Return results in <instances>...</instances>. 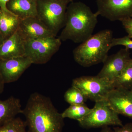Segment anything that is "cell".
I'll return each mask as SVG.
<instances>
[{"label":"cell","instance_id":"obj_23","mask_svg":"<svg viewBox=\"0 0 132 132\" xmlns=\"http://www.w3.org/2000/svg\"><path fill=\"white\" fill-rule=\"evenodd\" d=\"M113 132H132V123H128L124 126L114 128Z\"/></svg>","mask_w":132,"mask_h":132},{"label":"cell","instance_id":"obj_12","mask_svg":"<svg viewBox=\"0 0 132 132\" xmlns=\"http://www.w3.org/2000/svg\"><path fill=\"white\" fill-rule=\"evenodd\" d=\"M106 100L116 112L132 119V93L130 90L114 88Z\"/></svg>","mask_w":132,"mask_h":132},{"label":"cell","instance_id":"obj_29","mask_svg":"<svg viewBox=\"0 0 132 132\" xmlns=\"http://www.w3.org/2000/svg\"><path fill=\"white\" fill-rule=\"evenodd\" d=\"M71 1H73V0H71Z\"/></svg>","mask_w":132,"mask_h":132},{"label":"cell","instance_id":"obj_15","mask_svg":"<svg viewBox=\"0 0 132 132\" xmlns=\"http://www.w3.org/2000/svg\"><path fill=\"white\" fill-rule=\"evenodd\" d=\"M22 110L20 99L10 97L4 100H0V126L22 113Z\"/></svg>","mask_w":132,"mask_h":132},{"label":"cell","instance_id":"obj_18","mask_svg":"<svg viewBox=\"0 0 132 132\" xmlns=\"http://www.w3.org/2000/svg\"><path fill=\"white\" fill-rule=\"evenodd\" d=\"M113 84L114 88L132 90V60Z\"/></svg>","mask_w":132,"mask_h":132},{"label":"cell","instance_id":"obj_1","mask_svg":"<svg viewBox=\"0 0 132 132\" xmlns=\"http://www.w3.org/2000/svg\"><path fill=\"white\" fill-rule=\"evenodd\" d=\"M28 132H62L64 118L49 97L35 92L22 109Z\"/></svg>","mask_w":132,"mask_h":132},{"label":"cell","instance_id":"obj_3","mask_svg":"<svg viewBox=\"0 0 132 132\" xmlns=\"http://www.w3.org/2000/svg\"><path fill=\"white\" fill-rule=\"evenodd\" d=\"M113 38L112 32L109 29L92 35L74 50L75 60L84 67L103 63L112 48Z\"/></svg>","mask_w":132,"mask_h":132},{"label":"cell","instance_id":"obj_2","mask_svg":"<svg viewBox=\"0 0 132 132\" xmlns=\"http://www.w3.org/2000/svg\"><path fill=\"white\" fill-rule=\"evenodd\" d=\"M98 16L83 3L72 2L68 6L65 26L59 38L61 41L83 42L93 35Z\"/></svg>","mask_w":132,"mask_h":132},{"label":"cell","instance_id":"obj_16","mask_svg":"<svg viewBox=\"0 0 132 132\" xmlns=\"http://www.w3.org/2000/svg\"><path fill=\"white\" fill-rule=\"evenodd\" d=\"M21 20L15 15L0 8V33L5 40L18 30Z\"/></svg>","mask_w":132,"mask_h":132},{"label":"cell","instance_id":"obj_4","mask_svg":"<svg viewBox=\"0 0 132 132\" xmlns=\"http://www.w3.org/2000/svg\"><path fill=\"white\" fill-rule=\"evenodd\" d=\"M71 0H37V17L56 36L64 27Z\"/></svg>","mask_w":132,"mask_h":132},{"label":"cell","instance_id":"obj_10","mask_svg":"<svg viewBox=\"0 0 132 132\" xmlns=\"http://www.w3.org/2000/svg\"><path fill=\"white\" fill-rule=\"evenodd\" d=\"M32 64L24 56L0 60V73L5 84L18 80Z\"/></svg>","mask_w":132,"mask_h":132},{"label":"cell","instance_id":"obj_24","mask_svg":"<svg viewBox=\"0 0 132 132\" xmlns=\"http://www.w3.org/2000/svg\"><path fill=\"white\" fill-rule=\"evenodd\" d=\"M10 1V0H0V8L5 12L13 13L7 9V6L8 2Z\"/></svg>","mask_w":132,"mask_h":132},{"label":"cell","instance_id":"obj_26","mask_svg":"<svg viewBox=\"0 0 132 132\" xmlns=\"http://www.w3.org/2000/svg\"><path fill=\"white\" fill-rule=\"evenodd\" d=\"M101 132H113V131L108 126L103 127Z\"/></svg>","mask_w":132,"mask_h":132},{"label":"cell","instance_id":"obj_7","mask_svg":"<svg viewBox=\"0 0 132 132\" xmlns=\"http://www.w3.org/2000/svg\"><path fill=\"white\" fill-rule=\"evenodd\" d=\"M72 86L82 92L87 99L95 102L106 100L114 88L112 82L98 76H83L73 80Z\"/></svg>","mask_w":132,"mask_h":132},{"label":"cell","instance_id":"obj_13","mask_svg":"<svg viewBox=\"0 0 132 132\" xmlns=\"http://www.w3.org/2000/svg\"><path fill=\"white\" fill-rule=\"evenodd\" d=\"M25 42L17 30L0 46V60L24 56Z\"/></svg>","mask_w":132,"mask_h":132},{"label":"cell","instance_id":"obj_5","mask_svg":"<svg viewBox=\"0 0 132 132\" xmlns=\"http://www.w3.org/2000/svg\"><path fill=\"white\" fill-rule=\"evenodd\" d=\"M61 42L54 36L25 41L24 56L32 64H46L59 51Z\"/></svg>","mask_w":132,"mask_h":132},{"label":"cell","instance_id":"obj_11","mask_svg":"<svg viewBox=\"0 0 132 132\" xmlns=\"http://www.w3.org/2000/svg\"><path fill=\"white\" fill-rule=\"evenodd\" d=\"M18 30L25 41L56 36L37 16L21 20Z\"/></svg>","mask_w":132,"mask_h":132},{"label":"cell","instance_id":"obj_27","mask_svg":"<svg viewBox=\"0 0 132 132\" xmlns=\"http://www.w3.org/2000/svg\"><path fill=\"white\" fill-rule=\"evenodd\" d=\"M4 40H5V39L3 37L1 34L0 33V46H1L3 42H4Z\"/></svg>","mask_w":132,"mask_h":132},{"label":"cell","instance_id":"obj_6","mask_svg":"<svg viewBox=\"0 0 132 132\" xmlns=\"http://www.w3.org/2000/svg\"><path fill=\"white\" fill-rule=\"evenodd\" d=\"M78 122L81 126L85 128L123 126L119 114L112 109L106 100L95 102L90 113Z\"/></svg>","mask_w":132,"mask_h":132},{"label":"cell","instance_id":"obj_8","mask_svg":"<svg viewBox=\"0 0 132 132\" xmlns=\"http://www.w3.org/2000/svg\"><path fill=\"white\" fill-rule=\"evenodd\" d=\"M96 13L112 21L132 17V0H97Z\"/></svg>","mask_w":132,"mask_h":132},{"label":"cell","instance_id":"obj_28","mask_svg":"<svg viewBox=\"0 0 132 132\" xmlns=\"http://www.w3.org/2000/svg\"><path fill=\"white\" fill-rule=\"evenodd\" d=\"M130 91H131V92H132V90H130Z\"/></svg>","mask_w":132,"mask_h":132},{"label":"cell","instance_id":"obj_9","mask_svg":"<svg viewBox=\"0 0 132 132\" xmlns=\"http://www.w3.org/2000/svg\"><path fill=\"white\" fill-rule=\"evenodd\" d=\"M132 60L129 50L120 49L115 54L108 56L97 76L113 83Z\"/></svg>","mask_w":132,"mask_h":132},{"label":"cell","instance_id":"obj_19","mask_svg":"<svg viewBox=\"0 0 132 132\" xmlns=\"http://www.w3.org/2000/svg\"><path fill=\"white\" fill-rule=\"evenodd\" d=\"M64 98L65 100L70 105L85 104L87 100L82 92L73 86L66 91Z\"/></svg>","mask_w":132,"mask_h":132},{"label":"cell","instance_id":"obj_25","mask_svg":"<svg viewBox=\"0 0 132 132\" xmlns=\"http://www.w3.org/2000/svg\"><path fill=\"white\" fill-rule=\"evenodd\" d=\"M5 84V82L3 81L1 73H0V94H1L3 92Z\"/></svg>","mask_w":132,"mask_h":132},{"label":"cell","instance_id":"obj_21","mask_svg":"<svg viewBox=\"0 0 132 132\" xmlns=\"http://www.w3.org/2000/svg\"><path fill=\"white\" fill-rule=\"evenodd\" d=\"M118 45H122L127 49H132V40L128 36L122 38H113L112 40V47Z\"/></svg>","mask_w":132,"mask_h":132},{"label":"cell","instance_id":"obj_22","mask_svg":"<svg viewBox=\"0 0 132 132\" xmlns=\"http://www.w3.org/2000/svg\"><path fill=\"white\" fill-rule=\"evenodd\" d=\"M121 21L128 34V36L131 39L132 38V17L124 19Z\"/></svg>","mask_w":132,"mask_h":132},{"label":"cell","instance_id":"obj_17","mask_svg":"<svg viewBox=\"0 0 132 132\" xmlns=\"http://www.w3.org/2000/svg\"><path fill=\"white\" fill-rule=\"evenodd\" d=\"M92 108L88 107L85 104L70 105L61 113L62 117L75 120L79 121L90 113Z\"/></svg>","mask_w":132,"mask_h":132},{"label":"cell","instance_id":"obj_20","mask_svg":"<svg viewBox=\"0 0 132 132\" xmlns=\"http://www.w3.org/2000/svg\"><path fill=\"white\" fill-rule=\"evenodd\" d=\"M26 122L15 118L0 126V132H27Z\"/></svg>","mask_w":132,"mask_h":132},{"label":"cell","instance_id":"obj_14","mask_svg":"<svg viewBox=\"0 0 132 132\" xmlns=\"http://www.w3.org/2000/svg\"><path fill=\"white\" fill-rule=\"evenodd\" d=\"M37 0H10L7 9L22 20L37 16Z\"/></svg>","mask_w":132,"mask_h":132}]
</instances>
